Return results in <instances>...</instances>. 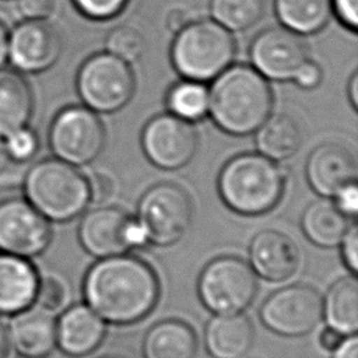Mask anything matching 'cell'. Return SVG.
I'll list each match as a JSON object with an SVG mask.
<instances>
[{"mask_svg":"<svg viewBox=\"0 0 358 358\" xmlns=\"http://www.w3.org/2000/svg\"><path fill=\"white\" fill-rule=\"evenodd\" d=\"M323 316L327 324L344 336L358 330V281L355 274L336 280L323 298Z\"/></svg>","mask_w":358,"mask_h":358,"instance_id":"obj_26","label":"cell"},{"mask_svg":"<svg viewBox=\"0 0 358 358\" xmlns=\"http://www.w3.org/2000/svg\"><path fill=\"white\" fill-rule=\"evenodd\" d=\"M344 340V334H341L340 331H337L336 329L327 326L324 327L320 334H319V344L323 350L326 351H334L340 343Z\"/></svg>","mask_w":358,"mask_h":358,"instance_id":"obj_40","label":"cell"},{"mask_svg":"<svg viewBox=\"0 0 358 358\" xmlns=\"http://www.w3.org/2000/svg\"><path fill=\"white\" fill-rule=\"evenodd\" d=\"M248 253L255 274L271 282L291 278L301 263V253L295 242L275 229L257 232L250 241Z\"/></svg>","mask_w":358,"mask_h":358,"instance_id":"obj_16","label":"cell"},{"mask_svg":"<svg viewBox=\"0 0 358 358\" xmlns=\"http://www.w3.org/2000/svg\"><path fill=\"white\" fill-rule=\"evenodd\" d=\"M334 206L348 218H355L358 211V185L351 182L333 196Z\"/></svg>","mask_w":358,"mask_h":358,"instance_id":"obj_36","label":"cell"},{"mask_svg":"<svg viewBox=\"0 0 358 358\" xmlns=\"http://www.w3.org/2000/svg\"><path fill=\"white\" fill-rule=\"evenodd\" d=\"M252 67L264 78L292 81L309 60V49L302 35L285 28L270 27L260 31L249 46Z\"/></svg>","mask_w":358,"mask_h":358,"instance_id":"obj_12","label":"cell"},{"mask_svg":"<svg viewBox=\"0 0 358 358\" xmlns=\"http://www.w3.org/2000/svg\"><path fill=\"white\" fill-rule=\"evenodd\" d=\"M199 348L197 334L190 324L179 319L154 323L143 338V358H194Z\"/></svg>","mask_w":358,"mask_h":358,"instance_id":"obj_22","label":"cell"},{"mask_svg":"<svg viewBox=\"0 0 358 358\" xmlns=\"http://www.w3.org/2000/svg\"><path fill=\"white\" fill-rule=\"evenodd\" d=\"M76 87L84 106L98 113H113L131 99L136 78L129 63L99 52L80 66Z\"/></svg>","mask_w":358,"mask_h":358,"instance_id":"obj_7","label":"cell"},{"mask_svg":"<svg viewBox=\"0 0 358 358\" xmlns=\"http://www.w3.org/2000/svg\"><path fill=\"white\" fill-rule=\"evenodd\" d=\"M10 350V338L7 327L0 322V358H6Z\"/></svg>","mask_w":358,"mask_h":358,"instance_id":"obj_46","label":"cell"},{"mask_svg":"<svg viewBox=\"0 0 358 358\" xmlns=\"http://www.w3.org/2000/svg\"><path fill=\"white\" fill-rule=\"evenodd\" d=\"M266 0H210L214 21L228 31H246L256 25L264 14Z\"/></svg>","mask_w":358,"mask_h":358,"instance_id":"obj_29","label":"cell"},{"mask_svg":"<svg viewBox=\"0 0 358 358\" xmlns=\"http://www.w3.org/2000/svg\"><path fill=\"white\" fill-rule=\"evenodd\" d=\"M236 55V42L231 31L214 20L187 22L171 46V62L185 78L199 83L213 81Z\"/></svg>","mask_w":358,"mask_h":358,"instance_id":"obj_5","label":"cell"},{"mask_svg":"<svg viewBox=\"0 0 358 358\" xmlns=\"http://www.w3.org/2000/svg\"><path fill=\"white\" fill-rule=\"evenodd\" d=\"M257 289V278L250 264L232 255L208 262L197 280L200 302L214 315L242 313L253 303Z\"/></svg>","mask_w":358,"mask_h":358,"instance_id":"obj_6","label":"cell"},{"mask_svg":"<svg viewBox=\"0 0 358 358\" xmlns=\"http://www.w3.org/2000/svg\"><path fill=\"white\" fill-rule=\"evenodd\" d=\"M257 152L282 162L294 157L302 144L299 124L289 115H270L267 120L255 131Z\"/></svg>","mask_w":358,"mask_h":358,"instance_id":"obj_25","label":"cell"},{"mask_svg":"<svg viewBox=\"0 0 358 358\" xmlns=\"http://www.w3.org/2000/svg\"><path fill=\"white\" fill-rule=\"evenodd\" d=\"M88 179V190H90V203L101 204L109 199L113 192L112 179L103 172H92Z\"/></svg>","mask_w":358,"mask_h":358,"instance_id":"obj_37","label":"cell"},{"mask_svg":"<svg viewBox=\"0 0 358 358\" xmlns=\"http://www.w3.org/2000/svg\"><path fill=\"white\" fill-rule=\"evenodd\" d=\"M203 340L213 358H245L255 341V327L242 313L214 315L204 326Z\"/></svg>","mask_w":358,"mask_h":358,"instance_id":"obj_21","label":"cell"},{"mask_svg":"<svg viewBox=\"0 0 358 358\" xmlns=\"http://www.w3.org/2000/svg\"><path fill=\"white\" fill-rule=\"evenodd\" d=\"M14 165V162L10 159L6 147H4V141L0 137V180L8 173L10 168Z\"/></svg>","mask_w":358,"mask_h":358,"instance_id":"obj_44","label":"cell"},{"mask_svg":"<svg viewBox=\"0 0 358 358\" xmlns=\"http://www.w3.org/2000/svg\"><path fill=\"white\" fill-rule=\"evenodd\" d=\"M168 112L190 123L208 113V88L199 81L185 80L173 84L166 94Z\"/></svg>","mask_w":358,"mask_h":358,"instance_id":"obj_28","label":"cell"},{"mask_svg":"<svg viewBox=\"0 0 358 358\" xmlns=\"http://www.w3.org/2000/svg\"><path fill=\"white\" fill-rule=\"evenodd\" d=\"M271 109L270 84L249 64H231L208 88V115L218 129L231 136L255 133Z\"/></svg>","mask_w":358,"mask_h":358,"instance_id":"obj_2","label":"cell"},{"mask_svg":"<svg viewBox=\"0 0 358 358\" xmlns=\"http://www.w3.org/2000/svg\"><path fill=\"white\" fill-rule=\"evenodd\" d=\"M7 46H8V31L6 25L0 21V67H3L7 60Z\"/></svg>","mask_w":358,"mask_h":358,"instance_id":"obj_45","label":"cell"},{"mask_svg":"<svg viewBox=\"0 0 358 358\" xmlns=\"http://www.w3.org/2000/svg\"><path fill=\"white\" fill-rule=\"evenodd\" d=\"M39 284L34 264L20 256L0 252V313L15 315L32 306Z\"/></svg>","mask_w":358,"mask_h":358,"instance_id":"obj_20","label":"cell"},{"mask_svg":"<svg viewBox=\"0 0 358 358\" xmlns=\"http://www.w3.org/2000/svg\"><path fill=\"white\" fill-rule=\"evenodd\" d=\"M333 358H358V338L355 334L344 338L333 351Z\"/></svg>","mask_w":358,"mask_h":358,"instance_id":"obj_41","label":"cell"},{"mask_svg":"<svg viewBox=\"0 0 358 358\" xmlns=\"http://www.w3.org/2000/svg\"><path fill=\"white\" fill-rule=\"evenodd\" d=\"M141 148L147 159L166 171L187 165L197 150L193 123L169 112L151 117L141 131Z\"/></svg>","mask_w":358,"mask_h":358,"instance_id":"obj_13","label":"cell"},{"mask_svg":"<svg viewBox=\"0 0 358 358\" xmlns=\"http://www.w3.org/2000/svg\"><path fill=\"white\" fill-rule=\"evenodd\" d=\"M130 217L117 206H99L87 211L77 231L83 249L98 259L127 253L126 227Z\"/></svg>","mask_w":358,"mask_h":358,"instance_id":"obj_15","label":"cell"},{"mask_svg":"<svg viewBox=\"0 0 358 358\" xmlns=\"http://www.w3.org/2000/svg\"><path fill=\"white\" fill-rule=\"evenodd\" d=\"M15 10L22 20L46 21L53 10L55 0H14Z\"/></svg>","mask_w":358,"mask_h":358,"instance_id":"obj_34","label":"cell"},{"mask_svg":"<svg viewBox=\"0 0 358 358\" xmlns=\"http://www.w3.org/2000/svg\"><path fill=\"white\" fill-rule=\"evenodd\" d=\"M350 224V218L329 197L312 201L301 217V228L305 236L316 246L327 249L340 245Z\"/></svg>","mask_w":358,"mask_h":358,"instance_id":"obj_24","label":"cell"},{"mask_svg":"<svg viewBox=\"0 0 358 358\" xmlns=\"http://www.w3.org/2000/svg\"><path fill=\"white\" fill-rule=\"evenodd\" d=\"M76 8L87 18L106 21L120 14L129 0H71Z\"/></svg>","mask_w":358,"mask_h":358,"instance_id":"obj_33","label":"cell"},{"mask_svg":"<svg viewBox=\"0 0 358 358\" xmlns=\"http://www.w3.org/2000/svg\"><path fill=\"white\" fill-rule=\"evenodd\" d=\"M106 52L122 59L126 63L137 62L144 50L145 41L140 31L129 25L113 28L105 38Z\"/></svg>","mask_w":358,"mask_h":358,"instance_id":"obj_30","label":"cell"},{"mask_svg":"<svg viewBox=\"0 0 358 358\" xmlns=\"http://www.w3.org/2000/svg\"><path fill=\"white\" fill-rule=\"evenodd\" d=\"M331 11L338 21L348 29L358 28V0H331Z\"/></svg>","mask_w":358,"mask_h":358,"instance_id":"obj_38","label":"cell"},{"mask_svg":"<svg viewBox=\"0 0 358 358\" xmlns=\"http://www.w3.org/2000/svg\"><path fill=\"white\" fill-rule=\"evenodd\" d=\"M274 10L282 27L299 34L319 32L331 17V0H274Z\"/></svg>","mask_w":358,"mask_h":358,"instance_id":"obj_27","label":"cell"},{"mask_svg":"<svg viewBox=\"0 0 358 358\" xmlns=\"http://www.w3.org/2000/svg\"><path fill=\"white\" fill-rule=\"evenodd\" d=\"M48 140L55 158L83 166L102 152L105 129L96 112L87 106L71 105L53 117Z\"/></svg>","mask_w":358,"mask_h":358,"instance_id":"obj_9","label":"cell"},{"mask_svg":"<svg viewBox=\"0 0 358 358\" xmlns=\"http://www.w3.org/2000/svg\"><path fill=\"white\" fill-rule=\"evenodd\" d=\"M62 49L59 32L46 21L22 20L8 32L7 59L20 73L36 74L50 69Z\"/></svg>","mask_w":358,"mask_h":358,"instance_id":"obj_14","label":"cell"},{"mask_svg":"<svg viewBox=\"0 0 358 358\" xmlns=\"http://www.w3.org/2000/svg\"><path fill=\"white\" fill-rule=\"evenodd\" d=\"M323 317V296L306 284H291L273 291L259 308L266 329L282 337L309 334Z\"/></svg>","mask_w":358,"mask_h":358,"instance_id":"obj_10","label":"cell"},{"mask_svg":"<svg viewBox=\"0 0 358 358\" xmlns=\"http://www.w3.org/2000/svg\"><path fill=\"white\" fill-rule=\"evenodd\" d=\"M105 334V322L83 303L67 308L56 322V345L73 358L92 354L102 344Z\"/></svg>","mask_w":358,"mask_h":358,"instance_id":"obj_18","label":"cell"},{"mask_svg":"<svg viewBox=\"0 0 358 358\" xmlns=\"http://www.w3.org/2000/svg\"><path fill=\"white\" fill-rule=\"evenodd\" d=\"M22 190L27 201L48 221L77 218L90 204L87 176L59 158H45L25 172Z\"/></svg>","mask_w":358,"mask_h":358,"instance_id":"obj_4","label":"cell"},{"mask_svg":"<svg viewBox=\"0 0 358 358\" xmlns=\"http://www.w3.org/2000/svg\"><path fill=\"white\" fill-rule=\"evenodd\" d=\"M50 241V221L25 197L0 200V252L29 259L43 253Z\"/></svg>","mask_w":358,"mask_h":358,"instance_id":"obj_11","label":"cell"},{"mask_svg":"<svg viewBox=\"0 0 358 358\" xmlns=\"http://www.w3.org/2000/svg\"><path fill=\"white\" fill-rule=\"evenodd\" d=\"M287 178L278 162L260 152H245L222 165L217 189L229 210L241 215H262L278 204Z\"/></svg>","mask_w":358,"mask_h":358,"instance_id":"obj_3","label":"cell"},{"mask_svg":"<svg viewBox=\"0 0 358 358\" xmlns=\"http://www.w3.org/2000/svg\"><path fill=\"white\" fill-rule=\"evenodd\" d=\"M83 295L85 305L103 322L129 326L154 310L159 280L147 262L123 253L99 259L87 270Z\"/></svg>","mask_w":358,"mask_h":358,"instance_id":"obj_1","label":"cell"},{"mask_svg":"<svg viewBox=\"0 0 358 358\" xmlns=\"http://www.w3.org/2000/svg\"><path fill=\"white\" fill-rule=\"evenodd\" d=\"M7 331L10 347L22 358H46L56 347V322L42 309L13 315Z\"/></svg>","mask_w":358,"mask_h":358,"instance_id":"obj_19","label":"cell"},{"mask_svg":"<svg viewBox=\"0 0 358 358\" xmlns=\"http://www.w3.org/2000/svg\"><path fill=\"white\" fill-rule=\"evenodd\" d=\"M3 141L6 151L14 164L29 162L39 150L38 133L28 126L11 131Z\"/></svg>","mask_w":358,"mask_h":358,"instance_id":"obj_31","label":"cell"},{"mask_svg":"<svg viewBox=\"0 0 358 358\" xmlns=\"http://www.w3.org/2000/svg\"><path fill=\"white\" fill-rule=\"evenodd\" d=\"M32 110V90L22 73L0 67V137L28 126Z\"/></svg>","mask_w":358,"mask_h":358,"instance_id":"obj_23","label":"cell"},{"mask_svg":"<svg viewBox=\"0 0 358 358\" xmlns=\"http://www.w3.org/2000/svg\"><path fill=\"white\" fill-rule=\"evenodd\" d=\"M101 358H120V357H113V355H105V357H101Z\"/></svg>","mask_w":358,"mask_h":358,"instance_id":"obj_47","label":"cell"},{"mask_svg":"<svg viewBox=\"0 0 358 358\" xmlns=\"http://www.w3.org/2000/svg\"><path fill=\"white\" fill-rule=\"evenodd\" d=\"M250 358H257V357H250Z\"/></svg>","mask_w":358,"mask_h":358,"instance_id":"obj_48","label":"cell"},{"mask_svg":"<svg viewBox=\"0 0 358 358\" xmlns=\"http://www.w3.org/2000/svg\"><path fill=\"white\" fill-rule=\"evenodd\" d=\"M67 301V287L66 284L55 275L39 277V284L36 289L35 302L45 312L60 310Z\"/></svg>","mask_w":358,"mask_h":358,"instance_id":"obj_32","label":"cell"},{"mask_svg":"<svg viewBox=\"0 0 358 358\" xmlns=\"http://www.w3.org/2000/svg\"><path fill=\"white\" fill-rule=\"evenodd\" d=\"M187 22H189L187 21V14L180 8H173L166 15V27H168L169 31H172L175 34L178 31H180Z\"/></svg>","mask_w":358,"mask_h":358,"instance_id":"obj_42","label":"cell"},{"mask_svg":"<svg viewBox=\"0 0 358 358\" xmlns=\"http://www.w3.org/2000/svg\"><path fill=\"white\" fill-rule=\"evenodd\" d=\"M347 95L351 106L358 108V71H354L347 83Z\"/></svg>","mask_w":358,"mask_h":358,"instance_id":"obj_43","label":"cell"},{"mask_svg":"<svg viewBox=\"0 0 358 358\" xmlns=\"http://www.w3.org/2000/svg\"><path fill=\"white\" fill-rule=\"evenodd\" d=\"M338 246L341 249V259L344 264L351 271V274H357L358 273V227L355 221L350 224Z\"/></svg>","mask_w":358,"mask_h":358,"instance_id":"obj_35","label":"cell"},{"mask_svg":"<svg viewBox=\"0 0 358 358\" xmlns=\"http://www.w3.org/2000/svg\"><path fill=\"white\" fill-rule=\"evenodd\" d=\"M305 175L315 193L320 197H333L345 185L357 182L355 158L337 143H323L309 154Z\"/></svg>","mask_w":358,"mask_h":358,"instance_id":"obj_17","label":"cell"},{"mask_svg":"<svg viewBox=\"0 0 358 358\" xmlns=\"http://www.w3.org/2000/svg\"><path fill=\"white\" fill-rule=\"evenodd\" d=\"M322 77H323V73H322L320 66L316 62L309 59L301 67V70L296 73V76L294 77L292 81L303 90H312L320 84Z\"/></svg>","mask_w":358,"mask_h":358,"instance_id":"obj_39","label":"cell"},{"mask_svg":"<svg viewBox=\"0 0 358 358\" xmlns=\"http://www.w3.org/2000/svg\"><path fill=\"white\" fill-rule=\"evenodd\" d=\"M192 200L187 192L172 182L151 186L138 200L136 218L150 243L171 246L179 242L192 224Z\"/></svg>","mask_w":358,"mask_h":358,"instance_id":"obj_8","label":"cell"}]
</instances>
